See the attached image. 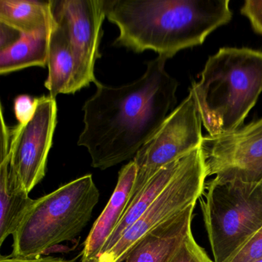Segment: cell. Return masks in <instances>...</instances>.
Wrapping results in <instances>:
<instances>
[{
  "label": "cell",
  "instance_id": "obj_2",
  "mask_svg": "<svg viewBox=\"0 0 262 262\" xmlns=\"http://www.w3.org/2000/svg\"><path fill=\"white\" fill-rule=\"evenodd\" d=\"M229 0H104L105 16L119 30L113 46L152 50L171 59L202 45L232 18Z\"/></svg>",
  "mask_w": 262,
  "mask_h": 262
},
{
  "label": "cell",
  "instance_id": "obj_5",
  "mask_svg": "<svg viewBox=\"0 0 262 262\" xmlns=\"http://www.w3.org/2000/svg\"><path fill=\"white\" fill-rule=\"evenodd\" d=\"M205 189L201 206L214 262H229L262 229V182L213 178Z\"/></svg>",
  "mask_w": 262,
  "mask_h": 262
},
{
  "label": "cell",
  "instance_id": "obj_11",
  "mask_svg": "<svg viewBox=\"0 0 262 262\" xmlns=\"http://www.w3.org/2000/svg\"><path fill=\"white\" fill-rule=\"evenodd\" d=\"M195 204L165 221L138 241L118 262H168L191 233Z\"/></svg>",
  "mask_w": 262,
  "mask_h": 262
},
{
  "label": "cell",
  "instance_id": "obj_7",
  "mask_svg": "<svg viewBox=\"0 0 262 262\" xmlns=\"http://www.w3.org/2000/svg\"><path fill=\"white\" fill-rule=\"evenodd\" d=\"M202 124L189 92L133 159L137 172L129 203L158 171L200 147L203 139Z\"/></svg>",
  "mask_w": 262,
  "mask_h": 262
},
{
  "label": "cell",
  "instance_id": "obj_8",
  "mask_svg": "<svg viewBox=\"0 0 262 262\" xmlns=\"http://www.w3.org/2000/svg\"><path fill=\"white\" fill-rule=\"evenodd\" d=\"M207 176L220 181L262 182V118L231 133L203 136Z\"/></svg>",
  "mask_w": 262,
  "mask_h": 262
},
{
  "label": "cell",
  "instance_id": "obj_12",
  "mask_svg": "<svg viewBox=\"0 0 262 262\" xmlns=\"http://www.w3.org/2000/svg\"><path fill=\"white\" fill-rule=\"evenodd\" d=\"M136 172L137 169L133 160L121 168L116 188L84 242L81 262L90 261L98 257L117 228L129 205Z\"/></svg>",
  "mask_w": 262,
  "mask_h": 262
},
{
  "label": "cell",
  "instance_id": "obj_21",
  "mask_svg": "<svg viewBox=\"0 0 262 262\" xmlns=\"http://www.w3.org/2000/svg\"><path fill=\"white\" fill-rule=\"evenodd\" d=\"M241 13L248 18L253 30L262 36V1L246 0L241 8Z\"/></svg>",
  "mask_w": 262,
  "mask_h": 262
},
{
  "label": "cell",
  "instance_id": "obj_9",
  "mask_svg": "<svg viewBox=\"0 0 262 262\" xmlns=\"http://www.w3.org/2000/svg\"><path fill=\"white\" fill-rule=\"evenodd\" d=\"M37 101L33 119L12 128L10 176L28 193L45 177L57 122L56 99L43 96Z\"/></svg>",
  "mask_w": 262,
  "mask_h": 262
},
{
  "label": "cell",
  "instance_id": "obj_17",
  "mask_svg": "<svg viewBox=\"0 0 262 262\" xmlns=\"http://www.w3.org/2000/svg\"><path fill=\"white\" fill-rule=\"evenodd\" d=\"M53 18L51 1L0 0V23L21 33L48 27Z\"/></svg>",
  "mask_w": 262,
  "mask_h": 262
},
{
  "label": "cell",
  "instance_id": "obj_10",
  "mask_svg": "<svg viewBox=\"0 0 262 262\" xmlns=\"http://www.w3.org/2000/svg\"><path fill=\"white\" fill-rule=\"evenodd\" d=\"M52 11L65 24L77 65L79 90L99 80L95 65L101 57L102 24L105 20L104 0H53Z\"/></svg>",
  "mask_w": 262,
  "mask_h": 262
},
{
  "label": "cell",
  "instance_id": "obj_13",
  "mask_svg": "<svg viewBox=\"0 0 262 262\" xmlns=\"http://www.w3.org/2000/svg\"><path fill=\"white\" fill-rule=\"evenodd\" d=\"M47 67L48 77L45 87L50 92V96L56 99L60 94H75L79 91L77 65L68 32L64 23L53 13Z\"/></svg>",
  "mask_w": 262,
  "mask_h": 262
},
{
  "label": "cell",
  "instance_id": "obj_19",
  "mask_svg": "<svg viewBox=\"0 0 262 262\" xmlns=\"http://www.w3.org/2000/svg\"><path fill=\"white\" fill-rule=\"evenodd\" d=\"M262 258V229L253 236L229 262H255Z\"/></svg>",
  "mask_w": 262,
  "mask_h": 262
},
{
  "label": "cell",
  "instance_id": "obj_6",
  "mask_svg": "<svg viewBox=\"0 0 262 262\" xmlns=\"http://www.w3.org/2000/svg\"><path fill=\"white\" fill-rule=\"evenodd\" d=\"M206 168L200 147L181 159L171 182L144 214L108 251L87 262H118L143 236L161 224L194 205L206 185Z\"/></svg>",
  "mask_w": 262,
  "mask_h": 262
},
{
  "label": "cell",
  "instance_id": "obj_22",
  "mask_svg": "<svg viewBox=\"0 0 262 262\" xmlns=\"http://www.w3.org/2000/svg\"><path fill=\"white\" fill-rule=\"evenodd\" d=\"M0 50L13 45L20 37L21 33L0 23Z\"/></svg>",
  "mask_w": 262,
  "mask_h": 262
},
{
  "label": "cell",
  "instance_id": "obj_24",
  "mask_svg": "<svg viewBox=\"0 0 262 262\" xmlns=\"http://www.w3.org/2000/svg\"><path fill=\"white\" fill-rule=\"evenodd\" d=\"M255 262H262V258L260 259V260H257V261Z\"/></svg>",
  "mask_w": 262,
  "mask_h": 262
},
{
  "label": "cell",
  "instance_id": "obj_1",
  "mask_svg": "<svg viewBox=\"0 0 262 262\" xmlns=\"http://www.w3.org/2000/svg\"><path fill=\"white\" fill-rule=\"evenodd\" d=\"M167 60L158 56L147 62L145 73L131 83L96 84L82 107L85 126L78 140L93 168L107 169L135 157L174 111L179 82L165 70Z\"/></svg>",
  "mask_w": 262,
  "mask_h": 262
},
{
  "label": "cell",
  "instance_id": "obj_14",
  "mask_svg": "<svg viewBox=\"0 0 262 262\" xmlns=\"http://www.w3.org/2000/svg\"><path fill=\"white\" fill-rule=\"evenodd\" d=\"M10 148L7 142L1 144L0 152V245L14 234L35 200L16 185L10 174Z\"/></svg>",
  "mask_w": 262,
  "mask_h": 262
},
{
  "label": "cell",
  "instance_id": "obj_15",
  "mask_svg": "<svg viewBox=\"0 0 262 262\" xmlns=\"http://www.w3.org/2000/svg\"><path fill=\"white\" fill-rule=\"evenodd\" d=\"M52 23L53 18L45 28L33 33H21L13 45L0 50V74H10L30 67L46 68L48 64Z\"/></svg>",
  "mask_w": 262,
  "mask_h": 262
},
{
  "label": "cell",
  "instance_id": "obj_20",
  "mask_svg": "<svg viewBox=\"0 0 262 262\" xmlns=\"http://www.w3.org/2000/svg\"><path fill=\"white\" fill-rule=\"evenodd\" d=\"M37 98L27 95L17 96L14 100V113L18 124L25 125L33 119L37 108Z\"/></svg>",
  "mask_w": 262,
  "mask_h": 262
},
{
  "label": "cell",
  "instance_id": "obj_16",
  "mask_svg": "<svg viewBox=\"0 0 262 262\" xmlns=\"http://www.w3.org/2000/svg\"><path fill=\"white\" fill-rule=\"evenodd\" d=\"M181 159L170 163L158 171L142 188L139 194L130 202L117 228L105 244L101 253L111 249L121 238L122 234L149 208L150 205L157 199L158 196L162 192L174 177L180 165Z\"/></svg>",
  "mask_w": 262,
  "mask_h": 262
},
{
  "label": "cell",
  "instance_id": "obj_18",
  "mask_svg": "<svg viewBox=\"0 0 262 262\" xmlns=\"http://www.w3.org/2000/svg\"><path fill=\"white\" fill-rule=\"evenodd\" d=\"M168 262H214L196 242L192 232L184 241L177 252Z\"/></svg>",
  "mask_w": 262,
  "mask_h": 262
},
{
  "label": "cell",
  "instance_id": "obj_23",
  "mask_svg": "<svg viewBox=\"0 0 262 262\" xmlns=\"http://www.w3.org/2000/svg\"><path fill=\"white\" fill-rule=\"evenodd\" d=\"M76 260H66L61 257H23L16 256H1L0 262H75Z\"/></svg>",
  "mask_w": 262,
  "mask_h": 262
},
{
  "label": "cell",
  "instance_id": "obj_3",
  "mask_svg": "<svg viewBox=\"0 0 262 262\" xmlns=\"http://www.w3.org/2000/svg\"><path fill=\"white\" fill-rule=\"evenodd\" d=\"M190 93L209 136L241 128L262 93V52L221 48L208 58Z\"/></svg>",
  "mask_w": 262,
  "mask_h": 262
},
{
  "label": "cell",
  "instance_id": "obj_4",
  "mask_svg": "<svg viewBox=\"0 0 262 262\" xmlns=\"http://www.w3.org/2000/svg\"><path fill=\"white\" fill-rule=\"evenodd\" d=\"M92 174L65 184L35 200L13 234L16 257H40L49 248L79 235L99 201Z\"/></svg>",
  "mask_w": 262,
  "mask_h": 262
}]
</instances>
